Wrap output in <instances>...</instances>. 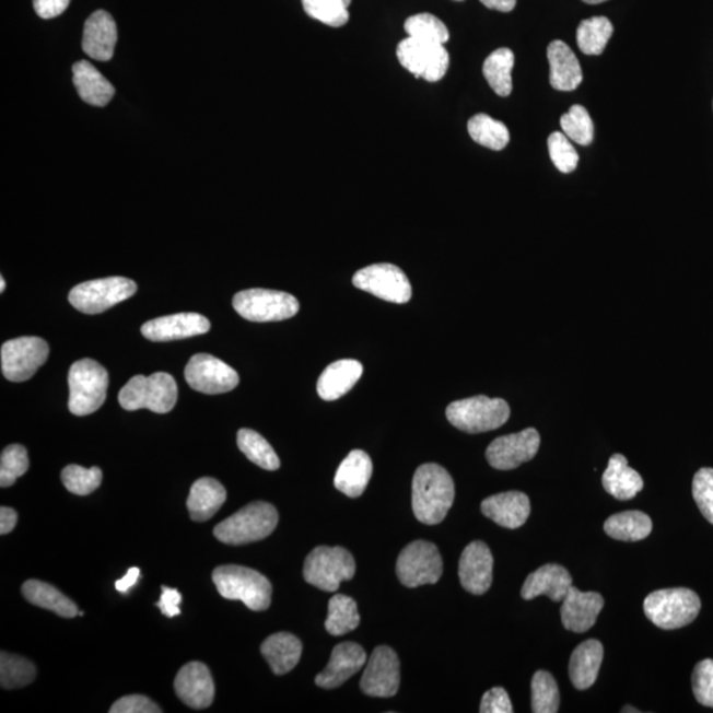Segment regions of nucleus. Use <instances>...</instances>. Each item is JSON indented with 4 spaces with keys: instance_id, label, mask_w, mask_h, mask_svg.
Listing matches in <instances>:
<instances>
[{
    "instance_id": "37",
    "label": "nucleus",
    "mask_w": 713,
    "mask_h": 713,
    "mask_svg": "<svg viewBox=\"0 0 713 713\" xmlns=\"http://www.w3.org/2000/svg\"><path fill=\"white\" fill-rule=\"evenodd\" d=\"M613 31V24L608 17L585 19L577 27V46L584 55H601Z\"/></svg>"
},
{
    "instance_id": "24",
    "label": "nucleus",
    "mask_w": 713,
    "mask_h": 713,
    "mask_svg": "<svg viewBox=\"0 0 713 713\" xmlns=\"http://www.w3.org/2000/svg\"><path fill=\"white\" fill-rule=\"evenodd\" d=\"M481 512L486 517L505 528H518L530 517V500L522 492H506L488 496L482 501Z\"/></svg>"
},
{
    "instance_id": "10",
    "label": "nucleus",
    "mask_w": 713,
    "mask_h": 713,
    "mask_svg": "<svg viewBox=\"0 0 713 713\" xmlns=\"http://www.w3.org/2000/svg\"><path fill=\"white\" fill-rule=\"evenodd\" d=\"M233 307L248 322H282L294 317L301 304L288 292L253 289L238 292L233 297Z\"/></svg>"
},
{
    "instance_id": "27",
    "label": "nucleus",
    "mask_w": 713,
    "mask_h": 713,
    "mask_svg": "<svg viewBox=\"0 0 713 713\" xmlns=\"http://www.w3.org/2000/svg\"><path fill=\"white\" fill-rule=\"evenodd\" d=\"M372 475V458L369 457L366 452L354 449L350 452L346 460L337 469L335 487L350 499H356V496L364 494Z\"/></svg>"
},
{
    "instance_id": "43",
    "label": "nucleus",
    "mask_w": 713,
    "mask_h": 713,
    "mask_svg": "<svg viewBox=\"0 0 713 713\" xmlns=\"http://www.w3.org/2000/svg\"><path fill=\"white\" fill-rule=\"evenodd\" d=\"M405 30L409 37L420 42L442 44L449 40L448 28L434 15L418 14L407 19Z\"/></svg>"
},
{
    "instance_id": "56",
    "label": "nucleus",
    "mask_w": 713,
    "mask_h": 713,
    "mask_svg": "<svg viewBox=\"0 0 713 713\" xmlns=\"http://www.w3.org/2000/svg\"><path fill=\"white\" fill-rule=\"evenodd\" d=\"M140 576V570L137 569V566H133V569H130L127 571L126 576L122 578H119V581L116 582V588L120 594H126L127 591L133 587V585L137 584L138 578Z\"/></svg>"
},
{
    "instance_id": "52",
    "label": "nucleus",
    "mask_w": 713,
    "mask_h": 713,
    "mask_svg": "<svg viewBox=\"0 0 713 713\" xmlns=\"http://www.w3.org/2000/svg\"><path fill=\"white\" fill-rule=\"evenodd\" d=\"M513 711L511 698L501 687H493L492 690L483 693L480 705L481 713H512Z\"/></svg>"
},
{
    "instance_id": "46",
    "label": "nucleus",
    "mask_w": 713,
    "mask_h": 713,
    "mask_svg": "<svg viewBox=\"0 0 713 713\" xmlns=\"http://www.w3.org/2000/svg\"><path fill=\"white\" fill-rule=\"evenodd\" d=\"M30 468L28 452L21 444H11L0 456V487L14 486Z\"/></svg>"
},
{
    "instance_id": "53",
    "label": "nucleus",
    "mask_w": 713,
    "mask_h": 713,
    "mask_svg": "<svg viewBox=\"0 0 713 713\" xmlns=\"http://www.w3.org/2000/svg\"><path fill=\"white\" fill-rule=\"evenodd\" d=\"M162 591L163 594L161 596V600L156 603V607L161 608L162 613L165 617H168V619H172V617L180 615L182 613L180 604L183 600L180 592L168 587H162Z\"/></svg>"
},
{
    "instance_id": "32",
    "label": "nucleus",
    "mask_w": 713,
    "mask_h": 713,
    "mask_svg": "<svg viewBox=\"0 0 713 713\" xmlns=\"http://www.w3.org/2000/svg\"><path fill=\"white\" fill-rule=\"evenodd\" d=\"M226 490L218 480L203 477L190 488L187 506L190 518L206 522L218 513L226 501Z\"/></svg>"
},
{
    "instance_id": "26",
    "label": "nucleus",
    "mask_w": 713,
    "mask_h": 713,
    "mask_svg": "<svg viewBox=\"0 0 713 713\" xmlns=\"http://www.w3.org/2000/svg\"><path fill=\"white\" fill-rule=\"evenodd\" d=\"M550 62V82L560 92H572L581 86L583 72L581 63L565 43L556 40L547 48Z\"/></svg>"
},
{
    "instance_id": "57",
    "label": "nucleus",
    "mask_w": 713,
    "mask_h": 713,
    "mask_svg": "<svg viewBox=\"0 0 713 713\" xmlns=\"http://www.w3.org/2000/svg\"><path fill=\"white\" fill-rule=\"evenodd\" d=\"M480 2L486 8L500 12H511L517 4V0H480Z\"/></svg>"
},
{
    "instance_id": "58",
    "label": "nucleus",
    "mask_w": 713,
    "mask_h": 713,
    "mask_svg": "<svg viewBox=\"0 0 713 713\" xmlns=\"http://www.w3.org/2000/svg\"><path fill=\"white\" fill-rule=\"evenodd\" d=\"M583 2L587 4H600L607 2V0H583Z\"/></svg>"
},
{
    "instance_id": "44",
    "label": "nucleus",
    "mask_w": 713,
    "mask_h": 713,
    "mask_svg": "<svg viewBox=\"0 0 713 713\" xmlns=\"http://www.w3.org/2000/svg\"><path fill=\"white\" fill-rule=\"evenodd\" d=\"M350 2L352 0H302L304 11L312 19L335 28L348 23Z\"/></svg>"
},
{
    "instance_id": "59",
    "label": "nucleus",
    "mask_w": 713,
    "mask_h": 713,
    "mask_svg": "<svg viewBox=\"0 0 713 713\" xmlns=\"http://www.w3.org/2000/svg\"><path fill=\"white\" fill-rule=\"evenodd\" d=\"M5 289V280L4 278H0V292H3Z\"/></svg>"
},
{
    "instance_id": "48",
    "label": "nucleus",
    "mask_w": 713,
    "mask_h": 713,
    "mask_svg": "<svg viewBox=\"0 0 713 713\" xmlns=\"http://www.w3.org/2000/svg\"><path fill=\"white\" fill-rule=\"evenodd\" d=\"M549 145L550 157L556 167L562 174H571L577 168L578 155L577 152L570 143V139L563 132H552L547 140Z\"/></svg>"
},
{
    "instance_id": "11",
    "label": "nucleus",
    "mask_w": 713,
    "mask_h": 713,
    "mask_svg": "<svg viewBox=\"0 0 713 713\" xmlns=\"http://www.w3.org/2000/svg\"><path fill=\"white\" fill-rule=\"evenodd\" d=\"M397 575L409 588L435 584L443 575V560L434 543L416 540L400 552L397 560Z\"/></svg>"
},
{
    "instance_id": "41",
    "label": "nucleus",
    "mask_w": 713,
    "mask_h": 713,
    "mask_svg": "<svg viewBox=\"0 0 713 713\" xmlns=\"http://www.w3.org/2000/svg\"><path fill=\"white\" fill-rule=\"evenodd\" d=\"M36 667L27 658L2 652L0 655V685L4 690L22 689L34 682Z\"/></svg>"
},
{
    "instance_id": "35",
    "label": "nucleus",
    "mask_w": 713,
    "mask_h": 713,
    "mask_svg": "<svg viewBox=\"0 0 713 713\" xmlns=\"http://www.w3.org/2000/svg\"><path fill=\"white\" fill-rule=\"evenodd\" d=\"M604 530L616 540L639 542L651 535L653 522L647 514L639 511L622 512L605 521Z\"/></svg>"
},
{
    "instance_id": "5",
    "label": "nucleus",
    "mask_w": 713,
    "mask_h": 713,
    "mask_svg": "<svg viewBox=\"0 0 713 713\" xmlns=\"http://www.w3.org/2000/svg\"><path fill=\"white\" fill-rule=\"evenodd\" d=\"M119 405L127 411L149 409L156 413L174 410L177 402V385L168 373H154L150 377L136 375L122 387Z\"/></svg>"
},
{
    "instance_id": "40",
    "label": "nucleus",
    "mask_w": 713,
    "mask_h": 713,
    "mask_svg": "<svg viewBox=\"0 0 713 713\" xmlns=\"http://www.w3.org/2000/svg\"><path fill=\"white\" fill-rule=\"evenodd\" d=\"M238 447L244 455L256 466L266 470H277L280 467V460L276 451L270 443L266 441L258 432L242 429L237 435Z\"/></svg>"
},
{
    "instance_id": "12",
    "label": "nucleus",
    "mask_w": 713,
    "mask_h": 713,
    "mask_svg": "<svg viewBox=\"0 0 713 713\" xmlns=\"http://www.w3.org/2000/svg\"><path fill=\"white\" fill-rule=\"evenodd\" d=\"M2 373L11 382H24L34 377L39 367L46 364L49 347L40 337H19L5 341L0 350Z\"/></svg>"
},
{
    "instance_id": "22",
    "label": "nucleus",
    "mask_w": 713,
    "mask_h": 713,
    "mask_svg": "<svg viewBox=\"0 0 713 713\" xmlns=\"http://www.w3.org/2000/svg\"><path fill=\"white\" fill-rule=\"evenodd\" d=\"M562 622L566 630L574 633L588 632L594 628L598 615L604 608V598L597 592H581L571 587L562 601Z\"/></svg>"
},
{
    "instance_id": "30",
    "label": "nucleus",
    "mask_w": 713,
    "mask_h": 713,
    "mask_svg": "<svg viewBox=\"0 0 713 713\" xmlns=\"http://www.w3.org/2000/svg\"><path fill=\"white\" fill-rule=\"evenodd\" d=\"M603 487L615 499L628 501L644 489V480L636 470L628 466L626 456L616 454L609 458L608 468L603 475Z\"/></svg>"
},
{
    "instance_id": "51",
    "label": "nucleus",
    "mask_w": 713,
    "mask_h": 713,
    "mask_svg": "<svg viewBox=\"0 0 713 713\" xmlns=\"http://www.w3.org/2000/svg\"><path fill=\"white\" fill-rule=\"evenodd\" d=\"M163 710L143 696H127L112 705L110 713H161Z\"/></svg>"
},
{
    "instance_id": "7",
    "label": "nucleus",
    "mask_w": 713,
    "mask_h": 713,
    "mask_svg": "<svg viewBox=\"0 0 713 713\" xmlns=\"http://www.w3.org/2000/svg\"><path fill=\"white\" fill-rule=\"evenodd\" d=\"M511 418V407L501 398L477 396L456 400L447 407V419L467 434H481L504 425Z\"/></svg>"
},
{
    "instance_id": "28",
    "label": "nucleus",
    "mask_w": 713,
    "mask_h": 713,
    "mask_svg": "<svg viewBox=\"0 0 713 713\" xmlns=\"http://www.w3.org/2000/svg\"><path fill=\"white\" fill-rule=\"evenodd\" d=\"M364 366L355 360H340L330 364L317 381V394L324 400H337L352 390L360 381Z\"/></svg>"
},
{
    "instance_id": "6",
    "label": "nucleus",
    "mask_w": 713,
    "mask_h": 713,
    "mask_svg": "<svg viewBox=\"0 0 713 713\" xmlns=\"http://www.w3.org/2000/svg\"><path fill=\"white\" fill-rule=\"evenodd\" d=\"M702 608L696 592L687 588L659 589L648 595L644 610L655 627L665 630L680 629L697 619Z\"/></svg>"
},
{
    "instance_id": "49",
    "label": "nucleus",
    "mask_w": 713,
    "mask_h": 713,
    "mask_svg": "<svg viewBox=\"0 0 713 713\" xmlns=\"http://www.w3.org/2000/svg\"><path fill=\"white\" fill-rule=\"evenodd\" d=\"M692 494L704 518L713 525V469L698 470L692 482Z\"/></svg>"
},
{
    "instance_id": "34",
    "label": "nucleus",
    "mask_w": 713,
    "mask_h": 713,
    "mask_svg": "<svg viewBox=\"0 0 713 713\" xmlns=\"http://www.w3.org/2000/svg\"><path fill=\"white\" fill-rule=\"evenodd\" d=\"M22 592L25 600L36 605V607L52 610L54 613L63 617V619H73V617L80 615L78 605L66 595H62L54 585L32 578V581L23 584Z\"/></svg>"
},
{
    "instance_id": "42",
    "label": "nucleus",
    "mask_w": 713,
    "mask_h": 713,
    "mask_svg": "<svg viewBox=\"0 0 713 713\" xmlns=\"http://www.w3.org/2000/svg\"><path fill=\"white\" fill-rule=\"evenodd\" d=\"M560 696L557 680L550 673L540 670L531 680V706L534 713H557Z\"/></svg>"
},
{
    "instance_id": "8",
    "label": "nucleus",
    "mask_w": 713,
    "mask_h": 713,
    "mask_svg": "<svg viewBox=\"0 0 713 713\" xmlns=\"http://www.w3.org/2000/svg\"><path fill=\"white\" fill-rule=\"evenodd\" d=\"M355 560L342 547H316L305 559V582L324 592H336L342 582L352 581Z\"/></svg>"
},
{
    "instance_id": "19",
    "label": "nucleus",
    "mask_w": 713,
    "mask_h": 713,
    "mask_svg": "<svg viewBox=\"0 0 713 713\" xmlns=\"http://www.w3.org/2000/svg\"><path fill=\"white\" fill-rule=\"evenodd\" d=\"M210 322L200 314H176L154 318L142 326L145 339L155 342L189 339V337L208 334Z\"/></svg>"
},
{
    "instance_id": "31",
    "label": "nucleus",
    "mask_w": 713,
    "mask_h": 713,
    "mask_svg": "<svg viewBox=\"0 0 713 713\" xmlns=\"http://www.w3.org/2000/svg\"><path fill=\"white\" fill-rule=\"evenodd\" d=\"M73 82L82 101L97 107H104L116 94V89L91 62L82 60L73 66Z\"/></svg>"
},
{
    "instance_id": "45",
    "label": "nucleus",
    "mask_w": 713,
    "mask_h": 713,
    "mask_svg": "<svg viewBox=\"0 0 713 713\" xmlns=\"http://www.w3.org/2000/svg\"><path fill=\"white\" fill-rule=\"evenodd\" d=\"M564 136L581 145H588L594 140V122L582 105H574L560 118Z\"/></svg>"
},
{
    "instance_id": "39",
    "label": "nucleus",
    "mask_w": 713,
    "mask_h": 713,
    "mask_svg": "<svg viewBox=\"0 0 713 713\" xmlns=\"http://www.w3.org/2000/svg\"><path fill=\"white\" fill-rule=\"evenodd\" d=\"M360 626L359 609L352 597L335 595L328 605L326 629L329 634L340 636L353 632Z\"/></svg>"
},
{
    "instance_id": "14",
    "label": "nucleus",
    "mask_w": 713,
    "mask_h": 713,
    "mask_svg": "<svg viewBox=\"0 0 713 713\" xmlns=\"http://www.w3.org/2000/svg\"><path fill=\"white\" fill-rule=\"evenodd\" d=\"M397 56L402 67L416 78L441 81L449 67V55L442 44H432L407 37L399 43Z\"/></svg>"
},
{
    "instance_id": "15",
    "label": "nucleus",
    "mask_w": 713,
    "mask_h": 713,
    "mask_svg": "<svg viewBox=\"0 0 713 713\" xmlns=\"http://www.w3.org/2000/svg\"><path fill=\"white\" fill-rule=\"evenodd\" d=\"M184 375L194 390L209 396L232 391L239 384V375L233 367L218 356L203 353L189 360Z\"/></svg>"
},
{
    "instance_id": "38",
    "label": "nucleus",
    "mask_w": 713,
    "mask_h": 713,
    "mask_svg": "<svg viewBox=\"0 0 713 713\" xmlns=\"http://www.w3.org/2000/svg\"><path fill=\"white\" fill-rule=\"evenodd\" d=\"M468 132L476 143L493 151L504 150L509 140H511L507 127L500 120L487 116V114H477V116L470 118Z\"/></svg>"
},
{
    "instance_id": "17",
    "label": "nucleus",
    "mask_w": 713,
    "mask_h": 713,
    "mask_svg": "<svg viewBox=\"0 0 713 713\" xmlns=\"http://www.w3.org/2000/svg\"><path fill=\"white\" fill-rule=\"evenodd\" d=\"M539 445L538 431L526 429L518 434L496 437L487 449V460L495 469L512 470L533 460Z\"/></svg>"
},
{
    "instance_id": "33",
    "label": "nucleus",
    "mask_w": 713,
    "mask_h": 713,
    "mask_svg": "<svg viewBox=\"0 0 713 713\" xmlns=\"http://www.w3.org/2000/svg\"><path fill=\"white\" fill-rule=\"evenodd\" d=\"M260 652L269 665L273 674L284 675L294 670L299 661H301L303 653L302 641L294 634L277 633L267 639Z\"/></svg>"
},
{
    "instance_id": "1",
    "label": "nucleus",
    "mask_w": 713,
    "mask_h": 713,
    "mask_svg": "<svg viewBox=\"0 0 713 713\" xmlns=\"http://www.w3.org/2000/svg\"><path fill=\"white\" fill-rule=\"evenodd\" d=\"M455 501V483L447 469L423 464L412 480V511L424 525H439L447 517Z\"/></svg>"
},
{
    "instance_id": "3",
    "label": "nucleus",
    "mask_w": 713,
    "mask_h": 713,
    "mask_svg": "<svg viewBox=\"0 0 713 713\" xmlns=\"http://www.w3.org/2000/svg\"><path fill=\"white\" fill-rule=\"evenodd\" d=\"M278 521L276 507L264 501L253 502L215 526L214 537L231 546L258 542L270 537Z\"/></svg>"
},
{
    "instance_id": "16",
    "label": "nucleus",
    "mask_w": 713,
    "mask_h": 713,
    "mask_svg": "<svg viewBox=\"0 0 713 713\" xmlns=\"http://www.w3.org/2000/svg\"><path fill=\"white\" fill-rule=\"evenodd\" d=\"M399 685L400 664L397 653L388 646L374 648L361 679L362 692L373 698H391L397 696Z\"/></svg>"
},
{
    "instance_id": "18",
    "label": "nucleus",
    "mask_w": 713,
    "mask_h": 713,
    "mask_svg": "<svg viewBox=\"0 0 713 713\" xmlns=\"http://www.w3.org/2000/svg\"><path fill=\"white\" fill-rule=\"evenodd\" d=\"M494 560L489 547L476 540L463 551L458 563V577L463 588L474 595H483L493 582Z\"/></svg>"
},
{
    "instance_id": "50",
    "label": "nucleus",
    "mask_w": 713,
    "mask_h": 713,
    "mask_svg": "<svg viewBox=\"0 0 713 713\" xmlns=\"http://www.w3.org/2000/svg\"><path fill=\"white\" fill-rule=\"evenodd\" d=\"M692 690L700 704L713 709V659H704L696 666Z\"/></svg>"
},
{
    "instance_id": "25",
    "label": "nucleus",
    "mask_w": 713,
    "mask_h": 713,
    "mask_svg": "<svg viewBox=\"0 0 713 713\" xmlns=\"http://www.w3.org/2000/svg\"><path fill=\"white\" fill-rule=\"evenodd\" d=\"M572 587L570 572L559 564H546L528 575L521 595L525 600L549 596L552 601L562 603Z\"/></svg>"
},
{
    "instance_id": "60",
    "label": "nucleus",
    "mask_w": 713,
    "mask_h": 713,
    "mask_svg": "<svg viewBox=\"0 0 713 713\" xmlns=\"http://www.w3.org/2000/svg\"><path fill=\"white\" fill-rule=\"evenodd\" d=\"M621 712H640L639 710H634L633 706H626V709L621 710Z\"/></svg>"
},
{
    "instance_id": "20",
    "label": "nucleus",
    "mask_w": 713,
    "mask_h": 713,
    "mask_svg": "<svg viewBox=\"0 0 713 713\" xmlns=\"http://www.w3.org/2000/svg\"><path fill=\"white\" fill-rule=\"evenodd\" d=\"M175 691L190 709H208L213 703L215 692L212 674L201 662H190L177 673Z\"/></svg>"
},
{
    "instance_id": "2",
    "label": "nucleus",
    "mask_w": 713,
    "mask_h": 713,
    "mask_svg": "<svg viewBox=\"0 0 713 713\" xmlns=\"http://www.w3.org/2000/svg\"><path fill=\"white\" fill-rule=\"evenodd\" d=\"M213 583L227 600H238L254 612L269 609L272 587L269 578L242 565H221L213 571Z\"/></svg>"
},
{
    "instance_id": "47",
    "label": "nucleus",
    "mask_w": 713,
    "mask_h": 713,
    "mask_svg": "<svg viewBox=\"0 0 713 713\" xmlns=\"http://www.w3.org/2000/svg\"><path fill=\"white\" fill-rule=\"evenodd\" d=\"M61 481L70 493L87 495L100 488L102 470L98 467L86 469L72 464V466L62 469Z\"/></svg>"
},
{
    "instance_id": "23",
    "label": "nucleus",
    "mask_w": 713,
    "mask_h": 713,
    "mask_svg": "<svg viewBox=\"0 0 713 713\" xmlns=\"http://www.w3.org/2000/svg\"><path fill=\"white\" fill-rule=\"evenodd\" d=\"M117 40V24L109 12L100 10L87 17L84 37H82V49L91 59L112 60Z\"/></svg>"
},
{
    "instance_id": "55",
    "label": "nucleus",
    "mask_w": 713,
    "mask_h": 713,
    "mask_svg": "<svg viewBox=\"0 0 713 713\" xmlns=\"http://www.w3.org/2000/svg\"><path fill=\"white\" fill-rule=\"evenodd\" d=\"M17 524V513L14 509L3 506L0 509V534L5 535L14 530Z\"/></svg>"
},
{
    "instance_id": "36",
    "label": "nucleus",
    "mask_w": 713,
    "mask_h": 713,
    "mask_svg": "<svg viewBox=\"0 0 713 713\" xmlns=\"http://www.w3.org/2000/svg\"><path fill=\"white\" fill-rule=\"evenodd\" d=\"M515 57L513 50L500 48L494 50L483 62L482 72L488 84L500 97H507L513 91L512 72Z\"/></svg>"
},
{
    "instance_id": "13",
    "label": "nucleus",
    "mask_w": 713,
    "mask_h": 713,
    "mask_svg": "<svg viewBox=\"0 0 713 713\" xmlns=\"http://www.w3.org/2000/svg\"><path fill=\"white\" fill-rule=\"evenodd\" d=\"M353 284L354 288L390 303H409L412 296L409 278L398 266L390 264L372 265L356 271Z\"/></svg>"
},
{
    "instance_id": "9",
    "label": "nucleus",
    "mask_w": 713,
    "mask_h": 713,
    "mask_svg": "<svg viewBox=\"0 0 713 713\" xmlns=\"http://www.w3.org/2000/svg\"><path fill=\"white\" fill-rule=\"evenodd\" d=\"M137 290L133 280L122 277L89 280L69 292V302L82 314L97 315L132 297Z\"/></svg>"
},
{
    "instance_id": "54",
    "label": "nucleus",
    "mask_w": 713,
    "mask_h": 713,
    "mask_svg": "<svg viewBox=\"0 0 713 713\" xmlns=\"http://www.w3.org/2000/svg\"><path fill=\"white\" fill-rule=\"evenodd\" d=\"M70 0H34V9L42 19H54L66 12Z\"/></svg>"
},
{
    "instance_id": "4",
    "label": "nucleus",
    "mask_w": 713,
    "mask_h": 713,
    "mask_svg": "<svg viewBox=\"0 0 713 713\" xmlns=\"http://www.w3.org/2000/svg\"><path fill=\"white\" fill-rule=\"evenodd\" d=\"M69 411L73 416L86 417L101 409L105 404L109 373L91 359L74 362L69 375Z\"/></svg>"
},
{
    "instance_id": "61",
    "label": "nucleus",
    "mask_w": 713,
    "mask_h": 713,
    "mask_svg": "<svg viewBox=\"0 0 713 713\" xmlns=\"http://www.w3.org/2000/svg\"><path fill=\"white\" fill-rule=\"evenodd\" d=\"M457 2H460V0H457Z\"/></svg>"
},
{
    "instance_id": "29",
    "label": "nucleus",
    "mask_w": 713,
    "mask_h": 713,
    "mask_svg": "<svg viewBox=\"0 0 713 713\" xmlns=\"http://www.w3.org/2000/svg\"><path fill=\"white\" fill-rule=\"evenodd\" d=\"M604 659L600 641L588 640L578 645L570 659V679L577 690H587L594 686Z\"/></svg>"
},
{
    "instance_id": "21",
    "label": "nucleus",
    "mask_w": 713,
    "mask_h": 713,
    "mask_svg": "<svg viewBox=\"0 0 713 713\" xmlns=\"http://www.w3.org/2000/svg\"><path fill=\"white\" fill-rule=\"evenodd\" d=\"M365 664L364 648L354 642H343L334 648L328 666L316 677V685L326 690L337 689L359 673Z\"/></svg>"
}]
</instances>
